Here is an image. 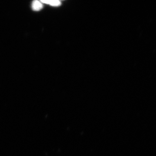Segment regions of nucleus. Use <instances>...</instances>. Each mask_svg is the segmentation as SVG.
Instances as JSON below:
<instances>
[{
    "label": "nucleus",
    "instance_id": "1",
    "mask_svg": "<svg viewBox=\"0 0 156 156\" xmlns=\"http://www.w3.org/2000/svg\"><path fill=\"white\" fill-rule=\"evenodd\" d=\"M43 4L41 1H34L32 4V8L34 11H39L43 8Z\"/></svg>",
    "mask_w": 156,
    "mask_h": 156
},
{
    "label": "nucleus",
    "instance_id": "2",
    "mask_svg": "<svg viewBox=\"0 0 156 156\" xmlns=\"http://www.w3.org/2000/svg\"><path fill=\"white\" fill-rule=\"evenodd\" d=\"M41 2L43 3L50 5L51 6H55V7L60 6L61 4V2L59 1H58V0H52V1L43 0V1H41Z\"/></svg>",
    "mask_w": 156,
    "mask_h": 156
}]
</instances>
